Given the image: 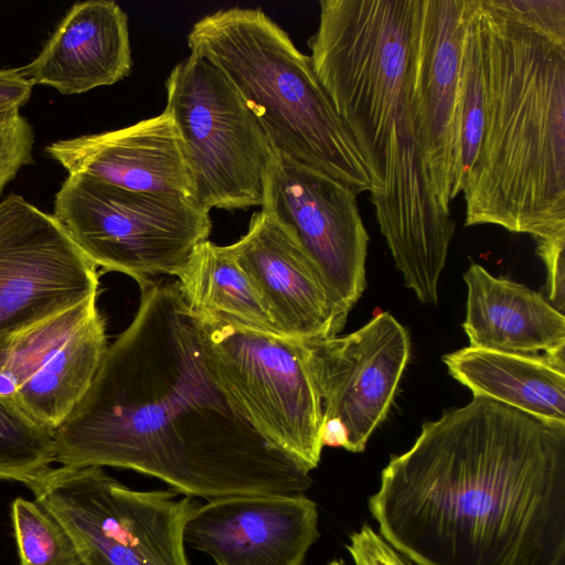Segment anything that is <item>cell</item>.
<instances>
[{
  "mask_svg": "<svg viewBox=\"0 0 565 565\" xmlns=\"http://www.w3.org/2000/svg\"><path fill=\"white\" fill-rule=\"evenodd\" d=\"M536 250L546 268L548 302L564 313L565 303V238L536 241Z\"/></svg>",
  "mask_w": 565,
  "mask_h": 565,
  "instance_id": "obj_27",
  "label": "cell"
},
{
  "mask_svg": "<svg viewBox=\"0 0 565 565\" xmlns=\"http://www.w3.org/2000/svg\"><path fill=\"white\" fill-rule=\"evenodd\" d=\"M348 550L354 565H416L369 525H363L351 535Z\"/></svg>",
  "mask_w": 565,
  "mask_h": 565,
  "instance_id": "obj_26",
  "label": "cell"
},
{
  "mask_svg": "<svg viewBox=\"0 0 565 565\" xmlns=\"http://www.w3.org/2000/svg\"><path fill=\"white\" fill-rule=\"evenodd\" d=\"M212 371L225 394L271 446L315 469L321 458L322 406L301 340L194 315Z\"/></svg>",
  "mask_w": 565,
  "mask_h": 565,
  "instance_id": "obj_9",
  "label": "cell"
},
{
  "mask_svg": "<svg viewBox=\"0 0 565 565\" xmlns=\"http://www.w3.org/2000/svg\"><path fill=\"white\" fill-rule=\"evenodd\" d=\"M188 46L227 76L275 152L356 194L373 192L369 169L310 56L263 10L234 7L204 15L190 30Z\"/></svg>",
  "mask_w": 565,
  "mask_h": 565,
  "instance_id": "obj_5",
  "label": "cell"
},
{
  "mask_svg": "<svg viewBox=\"0 0 565 565\" xmlns=\"http://www.w3.org/2000/svg\"><path fill=\"white\" fill-rule=\"evenodd\" d=\"M484 128L466 226L565 238V0H478Z\"/></svg>",
  "mask_w": 565,
  "mask_h": 565,
  "instance_id": "obj_4",
  "label": "cell"
},
{
  "mask_svg": "<svg viewBox=\"0 0 565 565\" xmlns=\"http://www.w3.org/2000/svg\"><path fill=\"white\" fill-rule=\"evenodd\" d=\"M34 132L20 114L0 117V194L20 169L33 162Z\"/></svg>",
  "mask_w": 565,
  "mask_h": 565,
  "instance_id": "obj_25",
  "label": "cell"
},
{
  "mask_svg": "<svg viewBox=\"0 0 565 565\" xmlns=\"http://www.w3.org/2000/svg\"><path fill=\"white\" fill-rule=\"evenodd\" d=\"M318 537L317 507L303 493L211 500L184 527V543L216 565H302Z\"/></svg>",
  "mask_w": 565,
  "mask_h": 565,
  "instance_id": "obj_15",
  "label": "cell"
},
{
  "mask_svg": "<svg viewBox=\"0 0 565 565\" xmlns=\"http://www.w3.org/2000/svg\"><path fill=\"white\" fill-rule=\"evenodd\" d=\"M462 324L469 347L514 354L565 356V317L540 292L471 264Z\"/></svg>",
  "mask_w": 565,
  "mask_h": 565,
  "instance_id": "obj_19",
  "label": "cell"
},
{
  "mask_svg": "<svg viewBox=\"0 0 565 565\" xmlns=\"http://www.w3.org/2000/svg\"><path fill=\"white\" fill-rule=\"evenodd\" d=\"M33 85L22 70H0V117L20 114L31 97Z\"/></svg>",
  "mask_w": 565,
  "mask_h": 565,
  "instance_id": "obj_28",
  "label": "cell"
},
{
  "mask_svg": "<svg viewBox=\"0 0 565 565\" xmlns=\"http://www.w3.org/2000/svg\"><path fill=\"white\" fill-rule=\"evenodd\" d=\"M262 210L284 225L312 260L343 329L366 287L370 238L356 193L339 180L275 152Z\"/></svg>",
  "mask_w": 565,
  "mask_h": 565,
  "instance_id": "obj_10",
  "label": "cell"
},
{
  "mask_svg": "<svg viewBox=\"0 0 565 565\" xmlns=\"http://www.w3.org/2000/svg\"><path fill=\"white\" fill-rule=\"evenodd\" d=\"M97 267L53 214L0 202V340L98 294Z\"/></svg>",
  "mask_w": 565,
  "mask_h": 565,
  "instance_id": "obj_11",
  "label": "cell"
},
{
  "mask_svg": "<svg viewBox=\"0 0 565 565\" xmlns=\"http://www.w3.org/2000/svg\"><path fill=\"white\" fill-rule=\"evenodd\" d=\"M369 505L416 565H565V424L473 396L392 457Z\"/></svg>",
  "mask_w": 565,
  "mask_h": 565,
  "instance_id": "obj_2",
  "label": "cell"
},
{
  "mask_svg": "<svg viewBox=\"0 0 565 565\" xmlns=\"http://www.w3.org/2000/svg\"><path fill=\"white\" fill-rule=\"evenodd\" d=\"M45 151L68 174L87 175L125 190L190 199L182 142L166 110L121 129L57 140Z\"/></svg>",
  "mask_w": 565,
  "mask_h": 565,
  "instance_id": "obj_17",
  "label": "cell"
},
{
  "mask_svg": "<svg viewBox=\"0 0 565 565\" xmlns=\"http://www.w3.org/2000/svg\"><path fill=\"white\" fill-rule=\"evenodd\" d=\"M26 487L70 533L85 565H190L191 497L131 490L102 467L50 468Z\"/></svg>",
  "mask_w": 565,
  "mask_h": 565,
  "instance_id": "obj_8",
  "label": "cell"
},
{
  "mask_svg": "<svg viewBox=\"0 0 565 565\" xmlns=\"http://www.w3.org/2000/svg\"><path fill=\"white\" fill-rule=\"evenodd\" d=\"M329 565H344V564L339 561H333Z\"/></svg>",
  "mask_w": 565,
  "mask_h": 565,
  "instance_id": "obj_29",
  "label": "cell"
},
{
  "mask_svg": "<svg viewBox=\"0 0 565 565\" xmlns=\"http://www.w3.org/2000/svg\"><path fill=\"white\" fill-rule=\"evenodd\" d=\"M323 422L344 430V449L361 452L386 418L411 354L406 329L388 312L343 335L301 340Z\"/></svg>",
  "mask_w": 565,
  "mask_h": 565,
  "instance_id": "obj_13",
  "label": "cell"
},
{
  "mask_svg": "<svg viewBox=\"0 0 565 565\" xmlns=\"http://www.w3.org/2000/svg\"><path fill=\"white\" fill-rule=\"evenodd\" d=\"M419 8L420 0H321L308 45L369 169L395 265L419 301L437 305L455 222L433 185L414 115Z\"/></svg>",
  "mask_w": 565,
  "mask_h": 565,
  "instance_id": "obj_3",
  "label": "cell"
},
{
  "mask_svg": "<svg viewBox=\"0 0 565 565\" xmlns=\"http://www.w3.org/2000/svg\"><path fill=\"white\" fill-rule=\"evenodd\" d=\"M54 462L53 431L0 397V480L25 486Z\"/></svg>",
  "mask_w": 565,
  "mask_h": 565,
  "instance_id": "obj_23",
  "label": "cell"
},
{
  "mask_svg": "<svg viewBox=\"0 0 565 565\" xmlns=\"http://www.w3.org/2000/svg\"><path fill=\"white\" fill-rule=\"evenodd\" d=\"M140 291L131 323L53 430L54 462L135 470L207 501L302 494L310 471L264 439L225 394L177 281L156 279Z\"/></svg>",
  "mask_w": 565,
  "mask_h": 565,
  "instance_id": "obj_1",
  "label": "cell"
},
{
  "mask_svg": "<svg viewBox=\"0 0 565 565\" xmlns=\"http://www.w3.org/2000/svg\"><path fill=\"white\" fill-rule=\"evenodd\" d=\"M164 110L178 129L200 209L262 206L275 151L227 76L194 52L166 79Z\"/></svg>",
  "mask_w": 565,
  "mask_h": 565,
  "instance_id": "obj_7",
  "label": "cell"
},
{
  "mask_svg": "<svg viewBox=\"0 0 565 565\" xmlns=\"http://www.w3.org/2000/svg\"><path fill=\"white\" fill-rule=\"evenodd\" d=\"M468 0H420L414 115L435 191L450 212L461 192V58Z\"/></svg>",
  "mask_w": 565,
  "mask_h": 565,
  "instance_id": "obj_14",
  "label": "cell"
},
{
  "mask_svg": "<svg viewBox=\"0 0 565 565\" xmlns=\"http://www.w3.org/2000/svg\"><path fill=\"white\" fill-rule=\"evenodd\" d=\"M53 215L96 267L139 287L177 276L212 230L210 212L185 195L125 190L83 174L64 180Z\"/></svg>",
  "mask_w": 565,
  "mask_h": 565,
  "instance_id": "obj_6",
  "label": "cell"
},
{
  "mask_svg": "<svg viewBox=\"0 0 565 565\" xmlns=\"http://www.w3.org/2000/svg\"><path fill=\"white\" fill-rule=\"evenodd\" d=\"M227 247L281 337L315 340L342 330L319 270L294 235L268 213H254L247 232Z\"/></svg>",
  "mask_w": 565,
  "mask_h": 565,
  "instance_id": "obj_16",
  "label": "cell"
},
{
  "mask_svg": "<svg viewBox=\"0 0 565 565\" xmlns=\"http://www.w3.org/2000/svg\"><path fill=\"white\" fill-rule=\"evenodd\" d=\"M11 518L20 565H85L70 533L39 502L17 498Z\"/></svg>",
  "mask_w": 565,
  "mask_h": 565,
  "instance_id": "obj_24",
  "label": "cell"
},
{
  "mask_svg": "<svg viewBox=\"0 0 565 565\" xmlns=\"http://www.w3.org/2000/svg\"><path fill=\"white\" fill-rule=\"evenodd\" d=\"M128 17L111 0L73 4L22 72L64 95L113 85L131 72Z\"/></svg>",
  "mask_w": 565,
  "mask_h": 565,
  "instance_id": "obj_18",
  "label": "cell"
},
{
  "mask_svg": "<svg viewBox=\"0 0 565 565\" xmlns=\"http://www.w3.org/2000/svg\"><path fill=\"white\" fill-rule=\"evenodd\" d=\"M97 295L0 340V397L52 431L90 385L108 347Z\"/></svg>",
  "mask_w": 565,
  "mask_h": 565,
  "instance_id": "obj_12",
  "label": "cell"
},
{
  "mask_svg": "<svg viewBox=\"0 0 565 565\" xmlns=\"http://www.w3.org/2000/svg\"><path fill=\"white\" fill-rule=\"evenodd\" d=\"M484 76L478 0H468L461 58V191L472 172L484 128Z\"/></svg>",
  "mask_w": 565,
  "mask_h": 565,
  "instance_id": "obj_22",
  "label": "cell"
},
{
  "mask_svg": "<svg viewBox=\"0 0 565 565\" xmlns=\"http://www.w3.org/2000/svg\"><path fill=\"white\" fill-rule=\"evenodd\" d=\"M175 277L194 315L222 316L246 328L280 335L259 294L227 246L209 239L200 243Z\"/></svg>",
  "mask_w": 565,
  "mask_h": 565,
  "instance_id": "obj_21",
  "label": "cell"
},
{
  "mask_svg": "<svg viewBox=\"0 0 565 565\" xmlns=\"http://www.w3.org/2000/svg\"><path fill=\"white\" fill-rule=\"evenodd\" d=\"M565 356L463 348L443 356L450 375L473 396L565 424Z\"/></svg>",
  "mask_w": 565,
  "mask_h": 565,
  "instance_id": "obj_20",
  "label": "cell"
}]
</instances>
